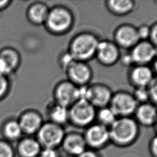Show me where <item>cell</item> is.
Masks as SVG:
<instances>
[{"label":"cell","mask_w":157,"mask_h":157,"mask_svg":"<svg viewBox=\"0 0 157 157\" xmlns=\"http://www.w3.org/2000/svg\"><path fill=\"white\" fill-rule=\"evenodd\" d=\"M152 63H153V67L151 69L153 71V73H155L156 75L157 76V56Z\"/></svg>","instance_id":"37"},{"label":"cell","mask_w":157,"mask_h":157,"mask_svg":"<svg viewBox=\"0 0 157 157\" xmlns=\"http://www.w3.org/2000/svg\"><path fill=\"white\" fill-rule=\"evenodd\" d=\"M96 110L88 101L78 99L69 107V122L76 127L86 128L96 120Z\"/></svg>","instance_id":"4"},{"label":"cell","mask_w":157,"mask_h":157,"mask_svg":"<svg viewBox=\"0 0 157 157\" xmlns=\"http://www.w3.org/2000/svg\"><path fill=\"white\" fill-rule=\"evenodd\" d=\"M105 7L113 15L124 16L134 10L136 3L132 0H108L105 1Z\"/></svg>","instance_id":"21"},{"label":"cell","mask_w":157,"mask_h":157,"mask_svg":"<svg viewBox=\"0 0 157 157\" xmlns=\"http://www.w3.org/2000/svg\"><path fill=\"white\" fill-rule=\"evenodd\" d=\"M113 42L120 48L131 50L140 41L137 27L132 24L123 23L116 28L113 34Z\"/></svg>","instance_id":"12"},{"label":"cell","mask_w":157,"mask_h":157,"mask_svg":"<svg viewBox=\"0 0 157 157\" xmlns=\"http://www.w3.org/2000/svg\"><path fill=\"white\" fill-rule=\"evenodd\" d=\"M17 120L23 134L29 136L36 134L44 123L41 113L34 109H28L23 111Z\"/></svg>","instance_id":"15"},{"label":"cell","mask_w":157,"mask_h":157,"mask_svg":"<svg viewBox=\"0 0 157 157\" xmlns=\"http://www.w3.org/2000/svg\"><path fill=\"white\" fill-rule=\"evenodd\" d=\"M50 8L43 2H34L29 5L26 15L28 20L36 26L44 25L47 18Z\"/></svg>","instance_id":"19"},{"label":"cell","mask_w":157,"mask_h":157,"mask_svg":"<svg viewBox=\"0 0 157 157\" xmlns=\"http://www.w3.org/2000/svg\"><path fill=\"white\" fill-rule=\"evenodd\" d=\"M137 32L140 40H148L150 34V26L143 24L137 27Z\"/></svg>","instance_id":"29"},{"label":"cell","mask_w":157,"mask_h":157,"mask_svg":"<svg viewBox=\"0 0 157 157\" xmlns=\"http://www.w3.org/2000/svg\"><path fill=\"white\" fill-rule=\"evenodd\" d=\"M12 2V1L10 0H0V12L9 7Z\"/></svg>","instance_id":"36"},{"label":"cell","mask_w":157,"mask_h":157,"mask_svg":"<svg viewBox=\"0 0 157 157\" xmlns=\"http://www.w3.org/2000/svg\"><path fill=\"white\" fill-rule=\"evenodd\" d=\"M113 93L110 88L107 85L94 83L88 85L86 100L98 109L109 106Z\"/></svg>","instance_id":"10"},{"label":"cell","mask_w":157,"mask_h":157,"mask_svg":"<svg viewBox=\"0 0 157 157\" xmlns=\"http://www.w3.org/2000/svg\"><path fill=\"white\" fill-rule=\"evenodd\" d=\"M134 115L139 125L145 127L154 126L157 119V106L151 102L139 104Z\"/></svg>","instance_id":"18"},{"label":"cell","mask_w":157,"mask_h":157,"mask_svg":"<svg viewBox=\"0 0 157 157\" xmlns=\"http://www.w3.org/2000/svg\"><path fill=\"white\" fill-rule=\"evenodd\" d=\"M67 80L78 86L89 85L93 71L87 62L75 60L65 71Z\"/></svg>","instance_id":"11"},{"label":"cell","mask_w":157,"mask_h":157,"mask_svg":"<svg viewBox=\"0 0 157 157\" xmlns=\"http://www.w3.org/2000/svg\"><path fill=\"white\" fill-rule=\"evenodd\" d=\"M0 157H13L11 146L7 142L0 140Z\"/></svg>","instance_id":"30"},{"label":"cell","mask_w":157,"mask_h":157,"mask_svg":"<svg viewBox=\"0 0 157 157\" xmlns=\"http://www.w3.org/2000/svg\"><path fill=\"white\" fill-rule=\"evenodd\" d=\"M74 61L75 59L67 50L63 52L58 57V64L64 72Z\"/></svg>","instance_id":"27"},{"label":"cell","mask_w":157,"mask_h":157,"mask_svg":"<svg viewBox=\"0 0 157 157\" xmlns=\"http://www.w3.org/2000/svg\"><path fill=\"white\" fill-rule=\"evenodd\" d=\"M40 147L37 139L26 137L19 142L18 151L21 157H37L41 151Z\"/></svg>","instance_id":"22"},{"label":"cell","mask_w":157,"mask_h":157,"mask_svg":"<svg viewBox=\"0 0 157 157\" xmlns=\"http://www.w3.org/2000/svg\"><path fill=\"white\" fill-rule=\"evenodd\" d=\"M154 126L155 127V128H156V131H157V119H156V123H155Z\"/></svg>","instance_id":"38"},{"label":"cell","mask_w":157,"mask_h":157,"mask_svg":"<svg viewBox=\"0 0 157 157\" xmlns=\"http://www.w3.org/2000/svg\"><path fill=\"white\" fill-rule=\"evenodd\" d=\"M132 94L139 104L145 103L150 101L149 91L147 87L135 88L134 92Z\"/></svg>","instance_id":"25"},{"label":"cell","mask_w":157,"mask_h":157,"mask_svg":"<svg viewBox=\"0 0 157 157\" xmlns=\"http://www.w3.org/2000/svg\"><path fill=\"white\" fill-rule=\"evenodd\" d=\"M87 147L93 150L102 148L110 142L109 128L98 123H93L83 134Z\"/></svg>","instance_id":"7"},{"label":"cell","mask_w":157,"mask_h":157,"mask_svg":"<svg viewBox=\"0 0 157 157\" xmlns=\"http://www.w3.org/2000/svg\"><path fill=\"white\" fill-rule=\"evenodd\" d=\"M61 146L69 155L77 157L87 149L83 134L78 132H70L66 134Z\"/></svg>","instance_id":"17"},{"label":"cell","mask_w":157,"mask_h":157,"mask_svg":"<svg viewBox=\"0 0 157 157\" xmlns=\"http://www.w3.org/2000/svg\"><path fill=\"white\" fill-rule=\"evenodd\" d=\"M53 95V101L69 108L78 99V86L67 79L61 80L54 87Z\"/></svg>","instance_id":"8"},{"label":"cell","mask_w":157,"mask_h":157,"mask_svg":"<svg viewBox=\"0 0 157 157\" xmlns=\"http://www.w3.org/2000/svg\"><path fill=\"white\" fill-rule=\"evenodd\" d=\"M74 23V16L71 10L65 6L56 5L50 8L44 26L49 33L61 36L68 33Z\"/></svg>","instance_id":"3"},{"label":"cell","mask_w":157,"mask_h":157,"mask_svg":"<svg viewBox=\"0 0 157 157\" xmlns=\"http://www.w3.org/2000/svg\"><path fill=\"white\" fill-rule=\"evenodd\" d=\"M149 150L153 157H157V134L151 139L149 144Z\"/></svg>","instance_id":"34"},{"label":"cell","mask_w":157,"mask_h":157,"mask_svg":"<svg viewBox=\"0 0 157 157\" xmlns=\"http://www.w3.org/2000/svg\"><path fill=\"white\" fill-rule=\"evenodd\" d=\"M10 90L9 78L0 74V101L3 100L9 94Z\"/></svg>","instance_id":"26"},{"label":"cell","mask_w":157,"mask_h":157,"mask_svg":"<svg viewBox=\"0 0 157 157\" xmlns=\"http://www.w3.org/2000/svg\"><path fill=\"white\" fill-rule=\"evenodd\" d=\"M120 55V48L113 40L109 39L99 40L95 58L101 64L112 66L119 61Z\"/></svg>","instance_id":"9"},{"label":"cell","mask_w":157,"mask_h":157,"mask_svg":"<svg viewBox=\"0 0 157 157\" xmlns=\"http://www.w3.org/2000/svg\"><path fill=\"white\" fill-rule=\"evenodd\" d=\"M46 110L49 121L61 126L69 122V108L52 101L48 104Z\"/></svg>","instance_id":"20"},{"label":"cell","mask_w":157,"mask_h":157,"mask_svg":"<svg viewBox=\"0 0 157 157\" xmlns=\"http://www.w3.org/2000/svg\"><path fill=\"white\" fill-rule=\"evenodd\" d=\"M117 118V115L109 106L98 109L96 110V120L98 121L97 123L107 128H109Z\"/></svg>","instance_id":"24"},{"label":"cell","mask_w":157,"mask_h":157,"mask_svg":"<svg viewBox=\"0 0 157 157\" xmlns=\"http://www.w3.org/2000/svg\"><path fill=\"white\" fill-rule=\"evenodd\" d=\"M110 140L118 147H127L138 138L139 125L131 117H118L109 128Z\"/></svg>","instance_id":"1"},{"label":"cell","mask_w":157,"mask_h":157,"mask_svg":"<svg viewBox=\"0 0 157 157\" xmlns=\"http://www.w3.org/2000/svg\"><path fill=\"white\" fill-rule=\"evenodd\" d=\"M1 129L4 137L9 140H18L23 134L18 120L12 118L5 121L2 124Z\"/></svg>","instance_id":"23"},{"label":"cell","mask_w":157,"mask_h":157,"mask_svg":"<svg viewBox=\"0 0 157 157\" xmlns=\"http://www.w3.org/2000/svg\"><path fill=\"white\" fill-rule=\"evenodd\" d=\"M148 40L157 52V21L150 26V34Z\"/></svg>","instance_id":"31"},{"label":"cell","mask_w":157,"mask_h":157,"mask_svg":"<svg viewBox=\"0 0 157 157\" xmlns=\"http://www.w3.org/2000/svg\"><path fill=\"white\" fill-rule=\"evenodd\" d=\"M21 57L19 52L11 47L0 49V74L9 77L20 67Z\"/></svg>","instance_id":"13"},{"label":"cell","mask_w":157,"mask_h":157,"mask_svg":"<svg viewBox=\"0 0 157 157\" xmlns=\"http://www.w3.org/2000/svg\"><path fill=\"white\" fill-rule=\"evenodd\" d=\"M138 104L132 93L121 90L113 93L109 107L117 117H126L134 115Z\"/></svg>","instance_id":"6"},{"label":"cell","mask_w":157,"mask_h":157,"mask_svg":"<svg viewBox=\"0 0 157 157\" xmlns=\"http://www.w3.org/2000/svg\"><path fill=\"white\" fill-rule=\"evenodd\" d=\"M155 77L152 69L148 65H134L128 74L130 83L137 87H148Z\"/></svg>","instance_id":"16"},{"label":"cell","mask_w":157,"mask_h":157,"mask_svg":"<svg viewBox=\"0 0 157 157\" xmlns=\"http://www.w3.org/2000/svg\"><path fill=\"white\" fill-rule=\"evenodd\" d=\"M119 61L121 62V64L124 66H134V63L131 58V56L129 53V52L126 53H124L123 55L121 54Z\"/></svg>","instance_id":"33"},{"label":"cell","mask_w":157,"mask_h":157,"mask_svg":"<svg viewBox=\"0 0 157 157\" xmlns=\"http://www.w3.org/2000/svg\"><path fill=\"white\" fill-rule=\"evenodd\" d=\"M37 157H59L56 149L50 148H44L41 150Z\"/></svg>","instance_id":"32"},{"label":"cell","mask_w":157,"mask_h":157,"mask_svg":"<svg viewBox=\"0 0 157 157\" xmlns=\"http://www.w3.org/2000/svg\"><path fill=\"white\" fill-rule=\"evenodd\" d=\"M99 40L95 34L82 31L71 39L67 50L75 60L87 62L95 57Z\"/></svg>","instance_id":"2"},{"label":"cell","mask_w":157,"mask_h":157,"mask_svg":"<svg viewBox=\"0 0 157 157\" xmlns=\"http://www.w3.org/2000/svg\"><path fill=\"white\" fill-rule=\"evenodd\" d=\"M77 157H99L95 150L91 149H86L82 154Z\"/></svg>","instance_id":"35"},{"label":"cell","mask_w":157,"mask_h":157,"mask_svg":"<svg viewBox=\"0 0 157 157\" xmlns=\"http://www.w3.org/2000/svg\"><path fill=\"white\" fill-rule=\"evenodd\" d=\"M150 95V101L157 106V76L155 75L153 80L148 86Z\"/></svg>","instance_id":"28"},{"label":"cell","mask_w":157,"mask_h":157,"mask_svg":"<svg viewBox=\"0 0 157 157\" xmlns=\"http://www.w3.org/2000/svg\"><path fill=\"white\" fill-rule=\"evenodd\" d=\"M36 134L41 146L56 149L61 145L66 133L63 126L48 121L43 123Z\"/></svg>","instance_id":"5"},{"label":"cell","mask_w":157,"mask_h":157,"mask_svg":"<svg viewBox=\"0 0 157 157\" xmlns=\"http://www.w3.org/2000/svg\"><path fill=\"white\" fill-rule=\"evenodd\" d=\"M134 65H148L157 56V52L148 40L139 41L129 51Z\"/></svg>","instance_id":"14"}]
</instances>
